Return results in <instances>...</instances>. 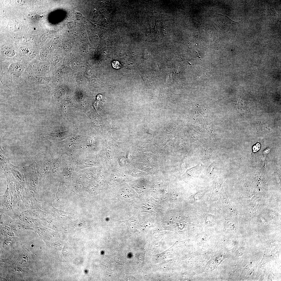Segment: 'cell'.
I'll return each mask as SVG.
<instances>
[{
  "label": "cell",
  "instance_id": "1",
  "mask_svg": "<svg viewBox=\"0 0 281 281\" xmlns=\"http://www.w3.org/2000/svg\"><path fill=\"white\" fill-rule=\"evenodd\" d=\"M23 169L28 188L35 193L41 178L37 171L35 162L23 167Z\"/></svg>",
  "mask_w": 281,
  "mask_h": 281
},
{
  "label": "cell",
  "instance_id": "2",
  "mask_svg": "<svg viewBox=\"0 0 281 281\" xmlns=\"http://www.w3.org/2000/svg\"><path fill=\"white\" fill-rule=\"evenodd\" d=\"M26 190V194L22 201L27 209H40L41 202L38 201L35 197V193L28 189Z\"/></svg>",
  "mask_w": 281,
  "mask_h": 281
},
{
  "label": "cell",
  "instance_id": "3",
  "mask_svg": "<svg viewBox=\"0 0 281 281\" xmlns=\"http://www.w3.org/2000/svg\"><path fill=\"white\" fill-rule=\"evenodd\" d=\"M10 168L11 172L16 180L23 186L25 190L28 189L23 168L15 166L11 163Z\"/></svg>",
  "mask_w": 281,
  "mask_h": 281
},
{
  "label": "cell",
  "instance_id": "4",
  "mask_svg": "<svg viewBox=\"0 0 281 281\" xmlns=\"http://www.w3.org/2000/svg\"><path fill=\"white\" fill-rule=\"evenodd\" d=\"M12 209L11 197L7 186L4 193L0 197V210H8Z\"/></svg>",
  "mask_w": 281,
  "mask_h": 281
},
{
  "label": "cell",
  "instance_id": "5",
  "mask_svg": "<svg viewBox=\"0 0 281 281\" xmlns=\"http://www.w3.org/2000/svg\"><path fill=\"white\" fill-rule=\"evenodd\" d=\"M26 211L29 215L35 219L43 220L46 216L44 211L41 209H28Z\"/></svg>",
  "mask_w": 281,
  "mask_h": 281
},
{
  "label": "cell",
  "instance_id": "6",
  "mask_svg": "<svg viewBox=\"0 0 281 281\" xmlns=\"http://www.w3.org/2000/svg\"><path fill=\"white\" fill-rule=\"evenodd\" d=\"M16 187L17 195L18 198L22 200L26 194V190L23 186L16 180Z\"/></svg>",
  "mask_w": 281,
  "mask_h": 281
},
{
  "label": "cell",
  "instance_id": "7",
  "mask_svg": "<svg viewBox=\"0 0 281 281\" xmlns=\"http://www.w3.org/2000/svg\"><path fill=\"white\" fill-rule=\"evenodd\" d=\"M112 65L113 67L115 68L118 69L121 67V65L119 62L117 61H113Z\"/></svg>",
  "mask_w": 281,
  "mask_h": 281
}]
</instances>
